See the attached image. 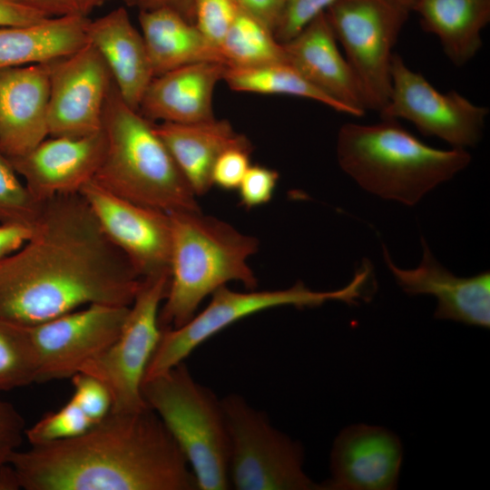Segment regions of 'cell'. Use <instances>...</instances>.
<instances>
[{"instance_id":"1","label":"cell","mask_w":490,"mask_h":490,"mask_svg":"<svg viewBox=\"0 0 490 490\" xmlns=\"http://www.w3.org/2000/svg\"><path fill=\"white\" fill-rule=\"evenodd\" d=\"M31 227L0 260V321L29 327L90 304L131 306L142 279L80 192L41 202Z\"/></svg>"},{"instance_id":"2","label":"cell","mask_w":490,"mask_h":490,"mask_svg":"<svg viewBox=\"0 0 490 490\" xmlns=\"http://www.w3.org/2000/svg\"><path fill=\"white\" fill-rule=\"evenodd\" d=\"M9 465L25 490H197L195 476L158 415L109 414L87 432L17 450Z\"/></svg>"},{"instance_id":"3","label":"cell","mask_w":490,"mask_h":490,"mask_svg":"<svg viewBox=\"0 0 490 490\" xmlns=\"http://www.w3.org/2000/svg\"><path fill=\"white\" fill-rule=\"evenodd\" d=\"M337 156L340 168L362 189L408 206L451 180L472 159L466 149L431 147L387 118L342 125Z\"/></svg>"},{"instance_id":"4","label":"cell","mask_w":490,"mask_h":490,"mask_svg":"<svg viewBox=\"0 0 490 490\" xmlns=\"http://www.w3.org/2000/svg\"><path fill=\"white\" fill-rule=\"evenodd\" d=\"M171 221L169 284L159 311L162 328H178L201 301L230 281L255 289L248 260L259 249L255 237L201 210L168 213Z\"/></svg>"},{"instance_id":"5","label":"cell","mask_w":490,"mask_h":490,"mask_svg":"<svg viewBox=\"0 0 490 490\" xmlns=\"http://www.w3.org/2000/svg\"><path fill=\"white\" fill-rule=\"evenodd\" d=\"M102 130L105 149L92 181L125 200L166 213L201 210L154 123L123 101L113 82Z\"/></svg>"},{"instance_id":"6","label":"cell","mask_w":490,"mask_h":490,"mask_svg":"<svg viewBox=\"0 0 490 490\" xmlns=\"http://www.w3.org/2000/svg\"><path fill=\"white\" fill-rule=\"evenodd\" d=\"M142 396L184 454L200 490L230 488V440L221 399L184 361L142 381Z\"/></svg>"},{"instance_id":"7","label":"cell","mask_w":490,"mask_h":490,"mask_svg":"<svg viewBox=\"0 0 490 490\" xmlns=\"http://www.w3.org/2000/svg\"><path fill=\"white\" fill-rule=\"evenodd\" d=\"M371 276V268L363 263L349 283L329 291L312 290L302 281L283 289H249L245 292L234 291L223 286L215 290L211 295L210 303L186 323L178 328L162 329L144 379L171 369L184 361L193 350L212 336L260 311L284 306L313 308L332 300L358 304V300L365 297Z\"/></svg>"},{"instance_id":"8","label":"cell","mask_w":490,"mask_h":490,"mask_svg":"<svg viewBox=\"0 0 490 490\" xmlns=\"http://www.w3.org/2000/svg\"><path fill=\"white\" fill-rule=\"evenodd\" d=\"M230 440L229 478L237 490H320L304 472L300 443L275 428L241 396L221 399Z\"/></svg>"},{"instance_id":"9","label":"cell","mask_w":490,"mask_h":490,"mask_svg":"<svg viewBox=\"0 0 490 490\" xmlns=\"http://www.w3.org/2000/svg\"><path fill=\"white\" fill-rule=\"evenodd\" d=\"M408 14L391 0H338L326 11L366 109L380 113L388 103L392 50Z\"/></svg>"},{"instance_id":"10","label":"cell","mask_w":490,"mask_h":490,"mask_svg":"<svg viewBox=\"0 0 490 490\" xmlns=\"http://www.w3.org/2000/svg\"><path fill=\"white\" fill-rule=\"evenodd\" d=\"M169 275L142 279L116 339L80 371L106 387L111 411L132 412L148 407L142 396V385L162 332L159 311L166 296Z\"/></svg>"},{"instance_id":"11","label":"cell","mask_w":490,"mask_h":490,"mask_svg":"<svg viewBox=\"0 0 490 490\" xmlns=\"http://www.w3.org/2000/svg\"><path fill=\"white\" fill-rule=\"evenodd\" d=\"M391 92L381 118L405 119L426 136L437 137L452 148L466 149L481 139L489 109L470 102L451 90L445 93L412 71L394 54L391 62Z\"/></svg>"},{"instance_id":"12","label":"cell","mask_w":490,"mask_h":490,"mask_svg":"<svg viewBox=\"0 0 490 490\" xmlns=\"http://www.w3.org/2000/svg\"><path fill=\"white\" fill-rule=\"evenodd\" d=\"M130 306L90 304L24 327L37 367L36 383L74 377L118 337Z\"/></svg>"},{"instance_id":"13","label":"cell","mask_w":490,"mask_h":490,"mask_svg":"<svg viewBox=\"0 0 490 490\" xmlns=\"http://www.w3.org/2000/svg\"><path fill=\"white\" fill-rule=\"evenodd\" d=\"M80 194L105 236L142 279L169 274L171 221L168 213L125 200L93 181L87 182Z\"/></svg>"},{"instance_id":"14","label":"cell","mask_w":490,"mask_h":490,"mask_svg":"<svg viewBox=\"0 0 490 490\" xmlns=\"http://www.w3.org/2000/svg\"><path fill=\"white\" fill-rule=\"evenodd\" d=\"M49 136H84L102 131L111 73L89 42L49 63Z\"/></svg>"},{"instance_id":"15","label":"cell","mask_w":490,"mask_h":490,"mask_svg":"<svg viewBox=\"0 0 490 490\" xmlns=\"http://www.w3.org/2000/svg\"><path fill=\"white\" fill-rule=\"evenodd\" d=\"M105 149L103 130L84 136H48L29 152L9 158L38 202L79 193L92 181Z\"/></svg>"},{"instance_id":"16","label":"cell","mask_w":490,"mask_h":490,"mask_svg":"<svg viewBox=\"0 0 490 490\" xmlns=\"http://www.w3.org/2000/svg\"><path fill=\"white\" fill-rule=\"evenodd\" d=\"M403 447L390 430L352 425L336 437L330 455L331 476L320 490H393L398 483Z\"/></svg>"},{"instance_id":"17","label":"cell","mask_w":490,"mask_h":490,"mask_svg":"<svg viewBox=\"0 0 490 490\" xmlns=\"http://www.w3.org/2000/svg\"><path fill=\"white\" fill-rule=\"evenodd\" d=\"M423 255L417 267L398 268L383 246L384 260L397 285L410 296L432 295L436 299L434 317L489 328L490 274L458 277L441 265L421 239Z\"/></svg>"},{"instance_id":"18","label":"cell","mask_w":490,"mask_h":490,"mask_svg":"<svg viewBox=\"0 0 490 490\" xmlns=\"http://www.w3.org/2000/svg\"><path fill=\"white\" fill-rule=\"evenodd\" d=\"M49 63L0 70V149L10 159L48 132Z\"/></svg>"},{"instance_id":"19","label":"cell","mask_w":490,"mask_h":490,"mask_svg":"<svg viewBox=\"0 0 490 490\" xmlns=\"http://www.w3.org/2000/svg\"><path fill=\"white\" fill-rule=\"evenodd\" d=\"M326 12L318 15L297 35L282 44L286 62L306 80L342 105L348 114H365L356 77L338 48Z\"/></svg>"},{"instance_id":"20","label":"cell","mask_w":490,"mask_h":490,"mask_svg":"<svg viewBox=\"0 0 490 490\" xmlns=\"http://www.w3.org/2000/svg\"><path fill=\"white\" fill-rule=\"evenodd\" d=\"M227 66L203 62L153 77L138 111L151 122L194 123L214 119L213 92Z\"/></svg>"},{"instance_id":"21","label":"cell","mask_w":490,"mask_h":490,"mask_svg":"<svg viewBox=\"0 0 490 490\" xmlns=\"http://www.w3.org/2000/svg\"><path fill=\"white\" fill-rule=\"evenodd\" d=\"M87 39L105 62L123 101L138 111L154 74L144 39L127 10L120 6L90 19Z\"/></svg>"},{"instance_id":"22","label":"cell","mask_w":490,"mask_h":490,"mask_svg":"<svg viewBox=\"0 0 490 490\" xmlns=\"http://www.w3.org/2000/svg\"><path fill=\"white\" fill-rule=\"evenodd\" d=\"M154 127L196 196L204 195L212 187L211 172L219 155L229 147L250 142L223 119L161 122Z\"/></svg>"},{"instance_id":"23","label":"cell","mask_w":490,"mask_h":490,"mask_svg":"<svg viewBox=\"0 0 490 490\" xmlns=\"http://www.w3.org/2000/svg\"><path fill=\"white\" fill-rule=\"evenodd\" d=\"M139 23L154 77L197 63L224 64L220 48L170 8L140 9Z\"/></svg>"},{"instance_id":"24","label":"cell","mask_w":490,"mask_h":490,"mask_svg":"<svg viewBox=\"0 0 490 490\" xmlns=\"http://www.w3.org/2000/svg\"><path fill=\"white\" fill-rule=\"evenodd\" d=\"M89 21L84 16L48 17L0 27V70L46 64L71 54L88 43Z\"/></svg>"},{"instance_id":"25","label":"cell","mask_w":490,"mask_h":490,"mask_svg":"<svg viewBox=\"0 0 490 490\" xmlns=\"http://www.w3.org/2000/svg\"><path fill=\"white\" fill-rule=\"evenodd\" d=\"M411 11L422 28L436 35L456 66L470 61L482 46V30L490 20V0H415Z\"/></svg>"},{"instance_id":"26","label":"cell","mask_w":490,"mask_h":490,"mask_svg":"<svg viewBox=\"0 0 490 490\" xmlns=\"http://www.w3.org/2000/svg\"><path fill=\"white\" fill-rule=\"evenodd\" d=\"M223 80L236 92L307 98L348 114L342 105L311 84L287 62L250 68L227 67Z\"/></svg>"},{"instance_id":"27","label":"cell","mask_w":490,"mask_h":490,"mask_svg":"<svg viewBox=\"0 0 490 490\" xmlns=\"http://www.w3.org/2000/svg\"><path fill=\"white\" fill-rule=\"evenodd\" d=\"M219 48L229 68L286 62L282 44L273 32L240 8Z\"/></svg>"},{"instance_id":"28","label":"cell","mask_w":490,"mask_h":490,"mask_svg":"<svg viewBox=\"0 0 490 490\" xmlns=\"http://www.w3.org/2000/svg\"><path fill=\"white\" fill-rule=\"evenodd\" d=\"M37 367L24 327L0 321V391L36 383Z\"/></svg>"},{"instance_id":"29","label":"cell","mask_w":490,"mask_h":490,"mask_svg":"<svg viewBox=\"0 0 490 490\" xmlns=\"http://www.w3.org/2000/svg\"><path fill=\"white\" fill-rule=\"evenodd\" d=\"M96 423L73 397L60 409L47 413L25 429L31 446L44 445L78 436Z\"/></svg>"},{"instance_id":"30","label":"cell","mask_w":490,"mask_h":490,"mask_svg":"<svg viewBox=\"0 0 490 490\" xmlns=\"http://www.w3.org/2000/svg\"><path fill=\"white\" fill-rule=\"evenodd\" d=\"M41 202L36 201L0 149V222L32 226Z\"/></svg>"},{"instance_id":"31","label":"cell","mask_w":490,"mask_h":490,"mask_svg":"<svg viewBox=\"0 0 490 490\" xmlns=\"http://www.w3.org/2000/svg\"><path fill=\"white\" fill-rule=\"evenodd\" d=\"M238 11L235 0H194V24L220 47Z\"/></svg>"},{"instance_id":"32","label":"cell","mask_w":490,"mask_h":490,"mask_svg":"<svg viewBox=\"0 0 490 490\" xmlns=\"http://www.w3.org/2000/svg\"><path fill=\"white\" fill-rule=\"evenodd\" d=\"M338 0H286L279 22L273 34L280 44L297 35L318 15Z\"/></svg>"},{"instance_id":"33","label":"cell","mask_w":490,"mask_h":490,"mask_svg":"<svg viewBox=\"0 0 490 490\" xmlns=\"http://www.w3.org/2000/svg\"><path fill=\"white\" fill-rule=\"evenodd\" d=\"M252 145L238 144L224 150L217 158L211 172L212 186L225 191L237 190L250 164Z\"/></svg>"},{"instance_id":"34","label":"cell","mask_w":490,"mask_h":490,"mask_svg":"<svg viewBox=\"0 0 490 490\" xmlns=\"http://www.w3.org/2000/svg\"><path fill=\"white\" fill-rule=\"evenodd\" d=\"M277 171L262 165H250L237 191L240 204L251 209L268 203L279 181Z\"/></svg>"},{"instance_id":"35","label":"cell","mask_w":490,"mask_h":490,"mask_svg":"<svg viewBox=\"0 0 490 490\" xmlns=\"http://www.w3.org/2000/svg\"><path fill=\"white\" fill-rule=\"evenodd\" d=\"M72 378L74 393L76 399L96 422L102 421L111 411L112 401L106 387L95 377L77 373Z\"/></svg>"},{"instance_id":"36","label":"cell","mask_w":490,"mask_h":490,"mask_svg":"<svg viewBox=\"0 0 490 490\" xmlns=\"http://www.w3.org/2000/svg\"><path fill=\"white\" fill-rule=\"evenodd\" d=\"M24 420L15 407L0 400V468L9 465L25 434Z\"/></svg>"},{"instance_id":"37","label":"cell","mask_w":490,"mask_h":490,"mask_svg":"<svg viewBox=\"0 0 490 490\" xmlns=\"http://www.w3.org/2000/svg\"><path fill=\"white\" fill-rule=\"evenodd\" d=\"M48 17L84 16L101 5L103 0H23Z\"/></svg>"},{"instance_id":"38","label":"cell","mask_w":490,"mask_h":490,"mask_svg":"<svg viewBox=\"0 0 490 490\" xmlns=\"http://www.w3.org/2000/svg\"><path fill=\"white\" fill-rule=\"evenodd\" d=\"M48 18L23 0H0V27L34 24Z\"/></svg>"},{"instance_id":"39","label":"cell","mask_w":490,"mask_h":490,"mask_svg":"<svg viewBox=\"0 0 490 490\" xmlns=\"http://www.w3.org/2000/svg\"><path fill=\"white\" fill-rule=\"evenodd\" d=\"M286 0H235L239 8L259 20L272 32L281 17Z\"/></svg>"},{"instance_id":"40","label":"cell","mask_w":490,"mask_h":490,"mask_svg":"<svg viewBox=\"0 0 490 490\" xmlns=\"http://www.w3.org/2000/svg\"><path fill=\"white\" fill-rule=\"evenodd\" d=\"M32 227L14 224H0V260L19 250L30 238Z\"/></svg>"},{"instance_id":"41","label":"cell","mask_w":490,"mask_h":490,"mask_svg":"<svg viewBox=\"0 0 490 490\" xmlns=\"http://www.w3.org/2000/svg\"><path fill=\"white\" fill-rule=\"evenodd\" d=\"M138 7L140 9L167 7L194 24V0H142Z\"/></svg>"},{"instance_id":"42","label":"cell","mask_w":490,"mask_h":490,"mask_svg":"<svg viewBox=\"0 0 490 490\" xmlns=\"http://www.w3.org/2000/svg\"><path fill=\"white\" fill-rule=\"evenodd\" d=\"M20 489L18 480L10 465L0 468V490Z\"/></svg>"},{"instance_id":"43","label":"cell","mask_w":490,"mask_h":490,"mask_svg":"<svg viewBox=\"0 0 490 490\" xmlns=\"http://www.w3.org/2000/svg\"><path fill=\"white\" fill-rule=\"evenodd\" d=\"M398 6L402 7L403 9L407 10V12H411L412 6L415 3V0H391Z\"/></svg>"},{"instance_id":"44","label":"cell","mask_w":490,"mask_h":490,"mask_svg":"<svg viewBox=\"0 0 490 490\" xmlns=\"http://www.w3.org/2000/svg\"><path fill=\"white\" fill-rule=\"evenodd\" d=\"M108 1H112V0H103V3H105V2H108ZM119 1H122V2L125 3L128 5H137L138 6L142 0H119Z\"/></svg>"}]
</instances>
